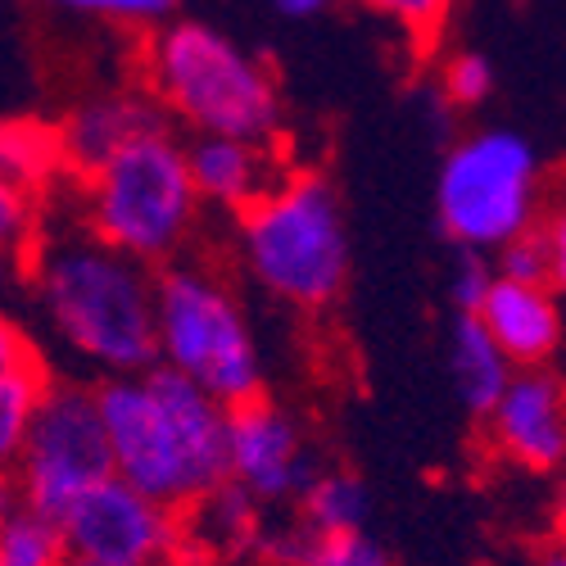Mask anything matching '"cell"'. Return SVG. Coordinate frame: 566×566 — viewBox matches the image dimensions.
Returning a JSON list of instances; mask_svg holds the SVG:
<instances>
[{"label": "cell", "instance_id": "28", "mask_svg": "<svg viewBox=\"0 0 566 566\" xmlns=\"http://www.w3.org/2000/svg\"><path fill=\"white\" fill-rule=\"evenodd\" d=\"M268 6L276 14H286V19H317V14L332 10L336 0H268Z\"/></svg>", "mask_w": 566, "mask_h": 566}, {"label": "cell", "instance_id": "24", "mask_svg": "<svg viewBox=\"0 0 566 566\" xmlns=\"http://www.w3.org/2000/svg\"><path fill=\"white\" fill-rule=\"evenodd\" d=\"M499 272L516 281H535V286H553V254H548L539 222L499 250Z\"/></svg>", "mask_w": 566, "mask_h": 566}, {"label": "cell", "instance_id": "21", "mask_svg": "<svg viewBox=\"0 0 566 566\" xmlns=\"http://www.w3.org/2000/svg\"><path fill=\"white\" fill-rule=\"evenodd\" d=\"M354 6L376 14L381 23H390L408 41L417 64H436V51L444 45L458 0H354Z\"/></svg>", "mask_w": 566, "mask_h": 566}, {"label": "cell", "instance_id": "3", "mask_svg": "<svg viewBox=\"0 0 566 566\" xmlns=\"http://www.w3.org/2000/svg\"><path fill=\"white\" fill-rule=\"evenodd\" d=\"M136 82L191 132L286 140V101L272 60L200 19H168L140 32Z\"/></svg>", "mask_w": 566, "mask_h": 566}, {"label": "cell", "instance_id": "17", "mask_svg": "<svg viewBox=\"0 0 566 566\" xmlns=\"http://www.w3.org/2000/svg\"><path fill=\"white\" fill-rule=\"evenodd\" d=\"M0 172H6V186H19L36 200H51L64 181H73L60 118L45 123L14 114L0 132Z\"/></svg>", "mask_w": 566, "mask_h": 566}, {"label": "cell", "instance_id": "27", "mask_svg": "<svg viewBox=\"0 0 566 566\" xmlns=\"http://www.w3.org/2000/svg\"><path fill=\"white\" fill-rule=\"evenodd\" d=\"M177 566H276L259 553H222V557H209V553H181Z\"/></svg>", "mask_w": 566, "mask_h": 566}, {"label": "cell", "instance_id": "18", "mask_svg": "<svg viewBox=\"0 0 566 566\" xmlns=\"http://www.w3.org/2000/svg\"><path fill=\"white\" fill-rule=\"evenodd\" d=\"M259 557H268L276 566H395L390 553L367 531L317 535V531H304L295 516L286 526H268Z\"/></svg>", "mask_w": 566, "mask_h": 566}, {"label": "cell", "instance_id": "11", "mask_svg": "<svg viewBox=\"0 0 566 566\" xmlns=\"http://www.w3.org/2000/svg\"><path fill=\"white\" fill-rule=\"evenodd\" d=\"M481 440L503 467L526 476L566 471V381L548 367H516L512 386L481 421Z\"/></svg>", "mask_w": 566, "mask_h": 566}, {"label": "cell", "instance_id": "10", "mask_svg": "<svg viewBox=\"0 0 566 566\" xmlns=\"http://www.w3.org/2000/svg\"><path fill=\"white\" fill-rule=\"evenodd\" d=\"M227 444H231V481L245 485L268 512L295 507L304 485L317 476L313 444L291 408H281L272 395L235 403L227 412Z\"/></svg>", "mask_w": 566, "mask_h": 566}, {"label": "cell", "instance_id": "4", "mask_svg": "<svg viewBox=\"0 0 566 566\" xmlns=\"http://www.w3.org/2000/svg\"><path fill=\"white\" fill-rule=\"evenodd\" d=\"M69 200L91 231L150 268L191 254L205 213L177 123L127 140L96 172L69 181Z\"/></svg>", "mask_w": 566, "mask_h": 566}, {"label": "cell", "instance_id": "20", "mask_svg": "<svg viewBox=\"0 0 566 566\" xmlns=\"http://www.w3.org/2000/svg\"><path fill=\"white\" fill-rule=\"evenodd\" d=\"M69 539L55 516H45L19 499H6L0 512V566H69Z\"/></svg>", "mask_w": 566, "mask_h": 566}, {"label": "cell", "instance_id": "2", "mask_svg": "<svg viewBox=\"0 0 566 566\" xmlns=\"http://www.w3.org/2000/svg\"><path fill=\"white\" fill-rule=\"evenodd\" d=\"M96 395L114 444V467L136 490L168 503L172 512H191L231 481V408L172 363H155L136 376H101Z\"/></svg>", "mask_w": 566, "mask_h": 566}, {"label": "cell", "instance_id": "26", "mask_svg": "<svg viewBox=\"0 0 566 566\" xmlns=\"http://www.w3.org/2000/svg\"><path fill=\"white\" fill-rule=\"evenodd\" d=\"M494 276H499V268H490L485 254L462 250V254H458V268H453V291H449L453 308H458V313H476V308L485 304L490 286H494Z\"/></svg>", "mask_w": 566, "mask_h": 566}, {"label": "cell", "instance_id": "12", "mask_svg": "<svg viewBox=\"0 0 566 566\" xmlns=\"http://www.w3.org/2000/svg\"><path fill=\"white\" fill-rule=\"evenodd\" d=\"M186 150H191V172H196L205 209H218L227 218L254 209L263 196H272L276 186L295 172L286 140H245V136L196 132L186 140Z\"/></svg>", "mask_w": 566, "mask_h": 566}, {"label": "cell", "instance_id": "15", "mask_svg": "<svg viewBox=\"0 0 566 566\" xmlns=\"http://www.w3.org/2000/svg\"><path fill=\"white\" fill-rule=\"evenodd\" d=\"M449 376H453V390H458L462 408L471 412V421H485L494 412V403L503 399V390L512 386L516 363L490 336V326L481 322V313H458L453 308V322H449Z\"/></svg>", "mask_w": 566, "mask_h": 566}, {"label": "cell", "instance_id": "7", "mask_svg": "<svg viewBox=\"0 0 566 566\" xmlns=\"http://www.w3.org/2000/svg\"><path fill=\"white\" fill-rule=\"evenodd\" d=\"M544 196L548 181L526 136L485 127L462 132L453 146H444L436 213L440 231L458 250L499 254L507 241L539 222Z\"/></svg>", "mask_w": 566, "mask_h": 566}, {"label": "cell", "instance_id": "8", "mask_svg": "<svg viewBox=\"0 0 566 566\" xmlns=\"http://www.w3.org/2000/svg\"><path fill=\"white\" fill-rule=\"evenodd\" d=\"M114 444L101 412L96 381L55 376L51 395L36 408L19 453L6 462V499H19L64 522L69 507L114 476Z\"/></svg>", "mask_w": 566, "mask_h": 566}, {"label": "cell", "instance_id": "29", "mask_svg": "<svg viewBox=\"0 0 566 566\" xmlns=\"http://www.w3.org/2000/svg\"><path fill=\"white\" fill-rule=\"evenodd\" d=\"M553 535L566 539V471H562V485H557V499H553Z\"/></svg>", "mask_w": 566, "mask_h": 566}, {"label": "cell", "instance_id": "22", "mask_svg": "<svg viewBox=\"0 0 566 566\" xmlns=\"http://www.w3.org/2000/svg\"><path fill=\"white\" fill-rule=\"evenodd\" d=\"M431 91L453 114H471L494 96V64L481 51H449L436 69Z\"/></svg>", "mask_w": 566, "mask_h": 566}, {"label": "cell", "instance_id": "19", "mask_svg": "<svg viewBox=\"0 0 566 566\" xmlns=\"http://www.w3.org/2000/svg\"><path fill=\"white\" fill-rule=\"evenodd\" d=\"M367 512H371V494L349 467H317V476L304 485L300 503L291 507L295 522L317 535L367 531Z\"/></svg>", "mask_w": 566, "mask_h": 566}, {"label": "cell", "instance_id": "30", "mask_svg": "<svg viewBox=\"0 0 566 566\" xmlns=\"http://www.w3.org/2000/svg\"><path fill=\"white\" fill-rule=\"evenodd\" d=\"M539 566H566V539H553V544L539 553Z\"/></svg>", "mask_w": 566, "mask_h": 566}, {"label": "cell", "instance_id": "6", "mask_svg": "<svg viewBox=\"0 0 566 566\" xmlns=\"http://www.w3.org/2000/svg\"><path fill=\"white\" fill-rule=\"evenodd\" d=\"M159 354L227 408L268 395L254 326L209 259L186 254L159 268Z\"/></svg>", "mask_w": 566, "mask_h": 566}, {"label": "cell", "instance_id": "1", "mask_svg": "<svg viewBox=\"0 0 566 566\" xmlns=\"http://www.w3.org/2000/svg\"><path fill=\"white\" fill-rule=\"evenodd\" d=\"M51 326V336L91 371L136 376L164 363L159 354V268L140 263L96 235L82 213L64 222L41 209V227L14 263Z\"/></svg>", "mask_w": 566, "mask_h": 566}, {"label": "cell", "instance_id": "23", "mask_svg": "<svg viewBox=\"0 0 566 566\" xmlns=\"http://www.w3.org/2000/svg\"><path fill=\"white\" fill-rule=\"evenodd\" d=\"M51 10H69V14H91L132 32H150L159 23H168V14L177 10V0H41Z\"/></svg>", "mask_w": 566, "mask_h": 566}, {"label": "cell", "instance_id": "13", "mask_svg": "<svg viewBox=\"0 0 566 566\" xmlns=\"http://www.w3.org/2000/svg\"><path fill=\"white\" fill-rule=\"evenodd\" d=\"M172 114L150 96L146 86H114V91H96V96L77 101L64 118H60V132H64V150H69V172L73 181L96 172L105 159H114L127 140L146 136L155 127H168Z\"/></svg>", "mask_w": 566, "mask_h": 566}, {"label": "cell", "instance_id": "9", "mask_svg": "<svg viewBox=\"0 0 566 566\" xmlns=\"http://www.w3.org/2000/svg\"><path fill=\"white\" fill-rule=\"evenodd\" d=\"M69 553L101 566H177L186 553V522L168 503L123 481L91 485L64 516Z\"/></svg>", "mask_w": 566, "mask_h": 566}, {"label": "cell", "instance_id": "16", "mask_svg": "<svg viewBox=\"0 0 566 566\" xmlns=\"http://www.w3.org/2000/svg\"><path fill=\"white\" fill-rule=\"evenodd\" d=\"M55 386V371L45 363L41 345L23 332V326L10 317L6 322V340H0V458H14L36 408L45 403Z\"/></svg>", "mask_w": 566, "mask_h": 566}, {"label": "cell", "instance_id": "5", "mask_svg": "<svg viewBox=\"0 0 566 566\" xmlns=\"http://www.w3.org/2000/svg\"><path fill=\"white\" fill-rule=\"evenodd\" d=\"M250 281L295 313H332L349 281V231L332 177L295 168L254 209L227 218Z\"/></svg>", "mask_w": 566, "mask_h": 566}, {"label": "cell", "instance_id": "25", "mask_svg": "<svg viewBox=\"0 0 566 566\" xmlns=\"http://www.w3.org/2000/svg\"><path fill=\"white\" fill-rule=\"evenodd\" d=\"M539 231H544L548 254H553V291H566V172H557L548 181Z\"/></svg>", "mask_w": 566, "mask_h": 566}, {"label": "cell", "instance_id": "31", "mask_svg": "<svg viewBox=\"0 0 566 566\" xmlns=\"http://www.w3.org/2000/svg\"><path fill=\"white\" fill-rule=\"evenodd\" d=\"M69 566H101V562H82V557H73V562H69Z\"/></svg>", "mask_w": 566, "mask_h": 566}, {"label": "cell", "instance_id": "14", "mask_svg": "<svg viewBox=\"0 0 566 566\" xmlns=\"http://www.w3.org/2000/svg\"><path fill=\"white\" fill-rule=\"evenodd\" d=\"M476 313L516 367H548V358L562 349V313L553 286L499 272Z\"/></svg>", "mask_w": 566, "mask_h": 566}]
</instances>
